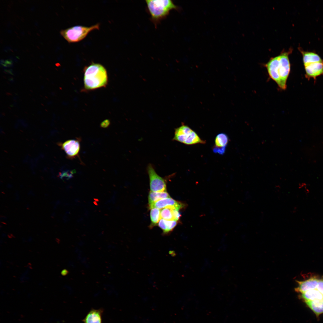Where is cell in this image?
Masks as SVG:
<instances>
[{
	"mask_svg": "<svg viewBox=\"0 0 323 323\" xmlns=\"http://www.w3.org/2000/svg\"><path fill=\"white\" fill-rule=\"evenodd\" d=\"M150 209L151 224L150 227L151 228L157 225L162 218L161 209L156 208H153Z\"/></svg>",
	"mask_w": 323,
	"mask_h": 323,
	"instance_id": "obj_18",
	"label": "cell"
},
{
	"mask_svg": "<svg viewBox=\"0 0 323 323\" xmlns=\"http://www.w3.org/2000/svg\"><path fill=\"white\" fill-rule=\"evenodd\" d=\"M185 206L184 203L170 197L161 199L149 205V208L151 209L153 208H156L161 209L165 208H169L179 210L184 208Z\"/></svg>",
	"mask_w": 323,
	"mask_h": 323,
	"instance_id": "obj_8",
	"label": "cell"
},
{
	"mask_svg": "<svg viewBox=\"0 0 323 323\" xmlns=\"http://www.w3.org/2000/svg\"><path fill=\"white\" fill-rule=\"evenodd\" d=\"M316 289L323 295V279H319Z\"/></svg>",
	"mask_w": 323,
	"mask_h": 323,
	"instance_id": "obj_20",
	"label": "cell"
},
{
	"mask_svg": "<svg viewBox=\"0 0 323 323\" xmlns=\"http://www.w3.org/2000/svg\"><path fill=\"white\" fill-rule=\"evenodd\" d=\"M173 209L169 208H165L161 209L162 219L168 220H175L173 215Z\"/></svg>",
	"mask_w": 323,
	"mask_h": 323,
	"instance_id": "obj_19",
	"label": "cell"
},
{
	"mask_svg": "<svg viewBox=\"0 0 323 323\" xmlns=\"http://www.w3.org/2000/svg\"><path fill=\"white\" fill-rule=\"evenodd\" d=\"M83 79L86 89L93 90L105 87L108 83L107 71L102 65L92 63L85 67Z\"/></svg>",
	"mask_w": 323,
	"mask_h": 323,
	"instance_id": "obj_2",
	"label": "cell"
},
{
	"mask_svg": "<svg viewBox=\"0 0 323 323\" xmlns=\"http://www.w3.org/2000/svg\"><path fill=\"white\" fill-rule=\"evenodd\" d=\"M173 140L188 145L205 143L194 131L184 124L175 129Z\"/></svg>",
	"mask_w": 323,
	"mask_h": 323,
	"instance_id": "obj_5",
	"label": "cell"
},
{
	"mask_svg": "<svg viewBox=\"0 0 323 323\" xmlns=\"http://www.w3.org/2000/svg\"><path fill=\"white\" fill-rule=\"evenodd\" d=\"M146 3L151 21L156 27L167 17L170 11L179 7L170 0H147Z\"/></svg>",
	"mask_w": 323,
	"mask_h": 323,
	"instance_id": "obj_3",
	"label": "cell"
},
{
	"mask_svg": "<svg viewBox=\"0 0 323 323\" xmlns=\"http://www.w3.org/2000/svg\"><path fill=\"white\" fill-rule=\"evenodd\" d=\"M80 139H71L60 144L61 148L66 153L67 158L73 159L79 157L80 149Z\"/></svg>",
	"mask_w": 323,
	"mask_h": 323,
	"instance_id": "obj_7",
	"label": "cell"
},
{
	"mask_svg": "<svg viewBox=\"0 0 323 323\" xmlns=\"http://www.w3.org/2000/svg\"><path fill=\"white\" fill-rule=\"evenodd\" d=\"M299 50L303 56L304 66L310 63L323 61L320 56L315 53L305 51L300 49Z\"/></svg>",
	"mask_w": 323,
	"mask_h": 323,
	"instance_id": "obj_13",
	"label": "cell"
},
{
	"mask_svg": "<svg viewBox=\"0 0 323 323\" xmlns=\"http://www.w3.org/2000/svg\"><path fill=\"white\" fill-rule=\"evenodd\" d=\"M147 170L149 178L150 191L155 192H166L165 180L157 174L151 164H150L148 165Z\"/></svg>",
	"mask_w": 323,
	"mask_h": 323,
	"instance_id": "obj_6",
	"label": "cell"
},
{
	"mask_svg": "<svg viewBox=\"0 0 323 323\" xmlns=\"http://www.w3.org/2000/svg\"><path fill=\"white\" fill-rule=\"evenodd\" d=\"M103 308H92L82 320L84 323H102Z\"/></svg>",
	"mask_w": 323,
	"mask_h": 323,
	"instance_id": "obj_11",
	"label": "cell"
},
{
	"mask_svg": "<svg viewBox=\"0 0 323 323\" xmlns=\"http://www.w3.org/2000/svg\"><path fill=\"white\" fill-rule=\"evenodd\" d=\"M170 197L167 192H155L150 191L149 193L148 199L149 205L161 199Z\"/></svg>",
	"mask_w": 323,
	"mask_h": 323,
	"instance_id": "obj_17",
	"label": "cell"
},
{
	"mask_svg": "<svg viewBox=\"0 0 323 323\" xmlns=\"http://www.w3.org/2000/svg\"><path fill=\"white\" fill-rule=\"evenodd\" d=\"M319 279L315 277H312L304 281H297L298 286L295 288V291L302 293L308 290L316 289Z\"/></svg>",
	"mask_w": 323,
	"mask_h": 323,
	"instance_id": "obj_9",
	"label": "cell"
},
{
	"mask_svg": "<svg viewBox=\"0 0 323 323\" xmlns=\"http://www.w3.org/2000/svg\"><path fill=\"white\" fill-rule=\"evenodd\" d=\"M68 273L69 272L67 270L64 269L62 271L61 274L62 275L65 276L67 275Z\"/></svg>",
	"mask_w": 323,
	"mask_h": 323,
	"instance_id": "obj_23",
	"label": "cell"
},
{
	"mask_svg": "<svg viewBox=\"0 0 323 323\" xmlns=\"http://www.w3.org/2000/svg\"><path fill=\"white\" fill-rule=\"evenodd\" d=\"M179 211L177 210L173 209V215L175 220L178 221L179 220L181 216V214Z\"/></svg>",
	"mask_w": 323,
	"mask_h": 323,
	"instance_id": "obj_21",
	"label": "cell"
},
{
	"mask_svg": "<svg viewBox=\"0 0 323 323\" xmlns=\"http://www.w3.org/2000/svg\"><path fill=\"white\" fill-rule=\"evenodd\" d=\"M304 67L308 77H315L323 74V61L310 63Z\"/></svg>",
	"mask_w": 323,
	"mask_h": 323,
	"instance_id": "obj_12",
	"label": "cell"
},
{
	"mask_svg": "<svg viewBox=\"0 0 323 323\" xmlns=\"http://www.w3.org/2000/svg\"><path fill=\"white\" fill-rule=\"evenodd\" d=\"M110 122L108 120H106L102 122L101 124V127L103 128L107 127L109 125Z\"/></svg>",
	"mask_w": 323,
	"mask_h": 323,
	"instance_id": "obj_22",
	"label": "cell"
},
{
	"mask_svg": "<svg viewBox=\"0 0 323 323\" xmlns=\"http://www.w3.org/2000/svg\"><path fill=\"white\" fill-rule=\"evenodd\" d=\"M100 24L97 23L90 27L76 25L62 30L61 35L69 43L79 42L85 38L89 33L95 30H98Z\"/></svg>",
	"mask_w": 323,
	"mask_h": 323,
	"instance_id": "obj_4",
	"label": "cell"
},
{
	"mask_svg": "<svg viewBox=\"0 0 323 323\" xmlns=\"http://www.w3.org/2000/svg\"><path fill=\"white\" fill-rule=\"evenodd\" d=\"M292 50L282 51L278 55L271 58L265 65L270 78L275 81L279 88L285 90L287 81L290 70L289 58Z\"/></svg>",
	"mask_w": 323,
	"mask_h": 323,
	"instance_id": "obj_1",
	"label": "cell"
},
{
	"mask_svg": "<svg viewBox=\"0 0 323 323\" xmlns=\"http://www.w3.org/2000/svg\"><path fill=\"white\" fill-rule=\"evenodd\" d=\"M228 141V138L226 134L221 133L217 135L215 140V145L213 150V152L223 155L225 153Z\"/></svg>",
	"mask_w": 323,
	"mask_h": 323,
	"instance_id": "obj_10",
	"label": "cell"
},
{
	"mask_svg": "<svg viewBox=\"0 0 323 323\" xmlns=\"http://www.w3.org/2000/svg\"><path fill=\"white\" fill-rule=\"evenodd\" d=\"M301 294L300 297L305 302L323 299V295L317 289L310 290Z\"/></svg>",
	"mask_w": 323,
	"mask_h": 323,
	"instance_id": "obj_15",
	"label": "cell"
},
{
	"mask_svg": "<svg viewBox=\"0 0 323 323\" xmlns=\"http://www.w3.org/2000/svg\"><path fill=\"white\" fill-rule=\"evenodd\" d=\"M308 307L317 316L323 313V299L305 302Z\"/></svg>",
	"mask_w": 323,
	"mask_h": 323,
	"instance_id": "obj_14",
	"label": "cell"
},
{
	"mask_svg": "<svg viewBox=\"0 0 323 323\" xmlns=\"http://www.w3.org/2000/svg\"><path fill=\"white\" fill-rule=\"evenodd\" d=\"M177 224V221L176 220H168L161 219L158 225L162 230L163 233L167 234L172 231Z\"/></svg>",
	"mask_w": 323,
	"mask_h": 323,
	"instance_id": "obj_16",
	"label": "cell"
}]
</instances>
